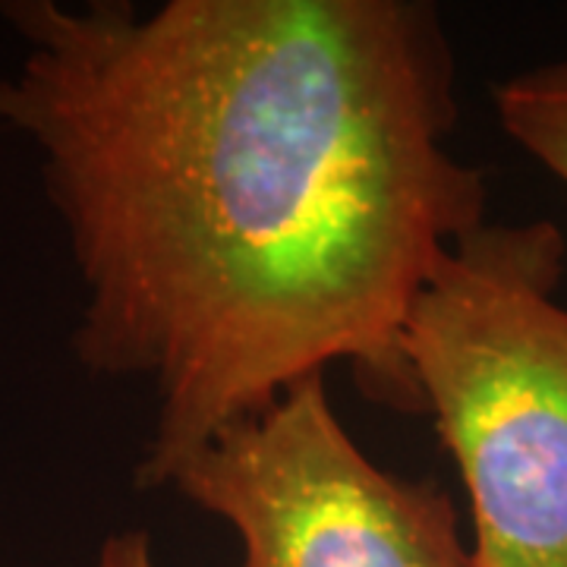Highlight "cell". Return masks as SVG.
Wrapping results in <instances>:
<instances>
[{
    "instance_id": "6da1fadb",
    "label": "cell",
    "mask_w": 567,
    "mask_h": 567,
    "mask_svg": "<svg viewBox=\"0 0 567 567\" xmlns=\"http://www.w3.org/2000/svg\"><path fill=\"white\" fill-rule=\"evenodd\" d=\"M0 126L39 152L82 284L85 372L142 379L136 488L347 363L423 416L401 331L488 221L451 152L457 63L425 0H10Z\"/></svg>"
},
{
    "instance_id": "7a4b0ae2",
    "label": "cell",
    "mask_w": 567,
    "mask_h": 567,
    "mask_svg": "<svg viewBox=\"0 0 567 567\" xmlns=\"http://www.w3.org/2000/svg\"><path fill=\"white\" fill-rule=\"evenodd\" d=\"M565 262L555 221L480 224L404 319L423 416L470 498L473 567H567Z\"/></svg>"
},
{
    "instance_id": "3957f363",
    "label": "cell",
    "mask_w": 567,
    "mask_h": 567,
    "mask_svg": "<svg viewBox=\"0 0 567 567\" xmlns=\"http://www.w3.org/2000/svg\"><path fill=\"white\" fill-rule=\"evenodd\" d=\"M240 539V567H473L454 498L365 457L324 375L227 425L171 486Z\"/></svg>"
},
{
    "instance_id": "277c9868",
    "label": "cell",
    "mask_w": 567,
    "mask_h": 567,
    "mask_svg": "<svg viewBox=\"0 0 567 567\" xmlns=\"http://www.w3.org/2000/svg\"><path fill=\"white\" fill-rule=\"evenodd\" d=\"M492 104L507 140L567 186V58L495 82Z\"/></svg>"
},
{
    "instance_id": "5b68a950",
    "label": "cell",
    "mask_w": 567,
    "mask_h": 567,
    "mask_svg": "<svg viewBox=\"0 0 567 567\" xmlns=\"http://www.w3.org/2000/svg\"><path fill=\"white\" fill-rule=\"evenodd\" d=\"M92 567H158L152 555V539L145 529H123L107 536Z\"/></svg>"
}]
</instances>
